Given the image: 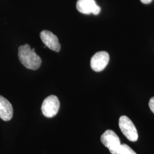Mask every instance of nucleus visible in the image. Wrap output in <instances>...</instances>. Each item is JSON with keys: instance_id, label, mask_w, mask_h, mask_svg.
<instances>
[{"instance_id": "obj_1", "label": "nucleus", "mask_w": 154, "mask_h": 154, "mask_svg": "<svg viewBox=\"0 0 154 154\" xmlns=\"http://www.w3.org/2000/svg\"><path fill=\"white\" fill-rule=\"evenodd\" d=\"M18 57L22 65L31 70H37L42 63L40 57L35 53V49H32L28 44L19 47Z\"/></svg>"}, {"instance_id": "obj_2", "label": "nucleus", "mask_w": 154, "mask_h": 154, "mask_svg": "<svg viewBox=\"0 0 154 154\" xmlns=\"http://www.w3.org/2000/svg\"><path fill=\"white\" fill-rule=\"evenodd\" d=\"M119 126L122 132L129 140L135 142L138 140L137 130L130 119L126 116H122L119 120Z\"/></svg>"}, {"instance_id": "obj_6", "label": "nucleus", "mask_w": 154, "mask_h": 154, "mask_svg": "<svg viewBox=\"0 0 154 154\" xmlns=\"http://www.w3.org/2000/svg\"><path fill=\"white\" fill-rule=\"evenodd\" d=\"M76 6L77 10L85 14L92 13L98 15L100 11V8L96 4L95 0H78Z\"/></svg>"}, {"instance_id": "obj_3", "label": "nucleus", "mask_w": 154, "mask_h": 154, "mask_svg": "<svg viewBox=\"0 0 154 154\" xmlns=\"http://www.w3.org/2000/svg\"><path fill=\"white\" fill-rule=\"evenodd\" d=\"M100 140L105 147H107L111 154H116L121 146L120 139L116 132L111 130H107L100 137Z\"/></svg>"}, {"instance_id": "obj_7", "label": "nucleus", "mask_w": 154, "mask_h": 154, "mask_svg": "<svg viewBox=\"0 0 154 154\" xmlns=\"http://www.w3.org/2000/svg\"><path fill=\"white\" fill-rule=\"evenodd\" d=\"M40 37L46 47L56 52L61 49V45L59 43L58 37L53 33L48 30H44L40 33Z\"/></svg>"}, {"instance_id": "obj_5", "label": "nucleus", "mask_w": 154, "mask_h": 154, "mask_svg": "<svg viewBox=\"0 0 154 154\" xmlns=\"http://www.w3.org/2000/svg\"><path fill=\"white\" fill-rule=\"evenodd\" d=\"M110 56L106 51L96 53L91 59L90 66L94 71L99 72L103 70L108 65Z\"/></svg>"}, {"instance_id": "obj_8", "label": "nucleus", "mask_w": 154, "mask_h": 154, "mask_svg": "<svg viewBox=\"0 0 154 154\" xmlns=\"http://www.w3.org/2000/svg\"><path fill=\"white\" fill-rule=\"evenodd\" d=\"M13 115V107L10 102L0 95V118L4 121H9Z\"/></svg>"}, {"instance_id": "obj_4", "label": "nucleus", "mask_w": 154, "mask_h": 154, "mask_svg": "<svg viewBox=\"0 0 154 154\" xmlns=\"http://www.w3.org/2000/svg\"><path fill=\"white\" fill-rule=\"evenodd\" d=\"M60 103L59 99L55 95H50L45 98L41 107L44 116L47 118L55 116L60 109Z\"/></svg>"}, {"instance_id": "obj_10", "label": "nucleus", "mask_w": 154, "mask_h": 154, "mask_svg": "<svg viewBox=\"0 0 154 154\" xmlns=\"http://www.w3.org/2000/svg\"><path fill=\"white\" fill-rule=\"evenodd\" d=\"M149 107L152 112L154 114V97L151 98L149 102Z\"/></svg>"}, {"instance_id": "obj_11", "label": "nucleus", "mask_w": 154, "mask_h": 154, "mask_svg": "<svg viewBox=\"0 0 154 154\" xmlns=\"http://www.w3.org/2000/svg\"><path fill=\"white\" fill-rule=\"evenodd\" d=\"M152 0H140V1L145 4H149V3H151L152 2Z\"/></svg>"}, {"instance_id": "obj_9", "label": "nucleus", "mask_w": 154, "mask_h": 154, "mask_svg": "<svg viewBox=\"0 0 154 154\" xmlns=\"http://www.w3.org/2000/svg\"><path fill=\"white\" fill-rule=\"evenodd\" d=\"M116 154H137L130 147L126 144H121Z\"/></svg>"}]
</instances>
